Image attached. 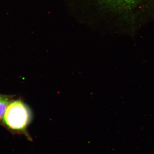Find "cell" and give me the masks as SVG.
Returning a JSON list of instances; mask_svg holds the SVG:
<instances>
[{
  "label": "cell",
  "instance_id": "6da1fadb",
  "mask_svg": "<svg viewBox=\"0 0 154 154\" xmlns=\"http://www.w3.org/2000/svg\"><path fill=\"white\" fill-rule=\"evenodd\" d=\"M32 115L30 108L21 100L10 102L3 118L4 125L15 132L25 134L32 120Z\"/></svg>",
  "mask_w": 154,
  "mask_h": 154
},
{
  "label": "cell",
  "instance_id": "7a4b0ae2",
  "mask_svg": "<svg viewBox=\"0 0 154 154\" xmlns=\"http://www.w3.org/2000/svg\"><path fill=\"white\" fill-rule=\"evenodd\" d=\"M108 5L121 11H131L144 0H103Z\"/></svg>",
  "mask_w": 154,
  "mask_h": 154
},
{
  "label": "cell",
  "instance_id": "3957f363",
  "mask_svg": "<svg viewBox=\"0 0 154 154\" xmlns=\"http://www.w3.org/2000/svg\"><path fill=\"white\" fill-rule=\"evenodd\" d=\"M11 102L8 96L0 94V120H2L6 109Z\"/></svg>",
  "mask_w": 154,
  "mask_h": 154
}]
</instances>
